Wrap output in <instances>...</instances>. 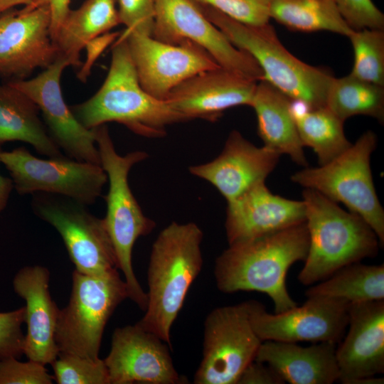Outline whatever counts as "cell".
I'll return each instance as SVG.
<instances>
[{"mask_svg":"<svg viewBox=\"0 0 384 384\" xmlns=\"http://www.w3.org/2000/svg\"><path fill=\"white\" fill-rule=\"evenodd\" d=\"M309 244L306 222L248 240L229 245L215 260L214 276L224 293L255 291L269 296L274 313L297 306L286 287V275L304 261Z\"/></svg>","mask_w":384,"mask_h":384,"instance_id":"obj_1","label":"cell"},{"mask_svg":"<svg viewBox=\"0 0 384 384\" xmlns=\"http://www.w3.org/2000/svg\"><path fill=\"white\" fill-rule=\"evenodd\" d=\"M203 238L202 230L195 223L172 222L159 233L151 247L147 305L137 324L171 348V326L202 269Z\"/></svg>","mask_w":384,"mask_h":384,"instance_id":"obj_2","label":"cell"},{"mask_svg":"<svg viewBox=\"0 0 384 384\" xmlns=\"http://www.w3.org/2000/svg\"><path fill=\"white\" fill-rule=\"evenodd\" d=\"M111 48L110 69L100 88L86 101L70 107L83 127L91 129L117 122L138 135L159 138L166 135L168 126L186 122L166 101L142 88L127 41L121 34Z\"/></svg>","mask_w":384,"mask_h":384,"instance_id":"obj_3","label":"cell"},{"mask_svg":"<svg viewBox=\"0 0 384 384\" xmlns=\"http://www.w3.org/2000/svg\"><path fill=\"white\" fill-rule=\"evenodd\" d=\"M302 196L309 244L298 275L300 283L314 284L346 265L376 256L378 238L362 217L313 189L304 188Z\"/></svg>","mask_w":384,"mask_h":384,"instance_id":"obj_4","label":"cell"},{"mask_svg":"<svg viewBox=\"0 0 384 384\" xmlns=\"http://www.w3.org/2000/svg\"><path fill=\"white\" fill-rule=\"evenodd\" d=\"M99 152L100 165L107 176L109 188L105 196L106 214L102 218L112 242L119 269L124 277L128 298L143 311L147 305V294L139 283L132 266V250L137 240L149 234L155 228L136 200L129 184L132 168L148 157L144 151L119 154L107 124L92 129Z\"/></svg>","mask_w":384,"mask_h":384,"instance_id":"obj_5","label":"cell"},{"mask_svg":"<svg viewBox=\"0 0 384 384\" xmlns=\"http://www.w3.org/2000/svg\"><path fill=\"white\" fill-rule=\"evenodd\" d=\"M197 5L233 45L255 60L263 72L264 80L292 101L303 103L309 108L326 106L328 90L334 77L321 68L304 63L289 52L270 23L247 25L212 7Z\"/></svg>","mask_w":384,"mask_h":384,"instance_id":"obj_6","label":"cell"},{"mask_svg":"<svg viewBox=\"0 0 384 384\" xmlns=\"http://www.w3.org/2000/svg\"><path fill=\"white\" fill-rule=\"evenodd\" d=\"M376 134L368 130L341 154L318 167L305 168L291 176L292 182L318 191L362 217L384 245V210L373 183L370 157Z\"/></svg>","mask_w":384,"mask_h":384,"instance_id":"obj_7","label":"cell"},{"mask_svg":"<svg viewBox=\"0 0 384 384\" xmlns=\"http://www.w3.org/2000/svg\"><path fill=\"white\" fill-rule=\"evenodd\" d=\"M68 305L60 309L55 340L59 353L98 358L105 327L117 306L128 298L117 269L91 275L75 270Z\"/></svg>","mask_w":384,"mask_h":384,"instance_id":"obj_8","label":"cell"},{"mask_svg":"<svg viewBox=\"0 0 384 384\" xmlns=\"http://www.w3.org/2000/svg\"><path fill=\"white\" fill-rule=\"evenodd\" d=\"M0 163L9 171L14 188L21 195L50 193L88 206L95 203L107 182L100 164L67 156L40 159L25 147L2 151Z\"/></svg>","mask_w":384,"mask_h":384,"instance_id":"obj_9","label":"cell"},{"mask_svg":"<svg viewBox=\"0 0 384 384\" xmlns=\"http://www.w3.org/2000/svg\"><path fill=\"white\" fill-rule=\"evenodd\" d=\"M262 341L250 320L249 301L217 307L204 321L203 356L196 384H236Z\"/></svg>","mask_w":384,"mask_h":384,"instance_id":"obj_10","label":"cell"},{"mask_svg":"<svg viewBox=\"0 0 384 384\" xmlns=\"http://www.w3.org/2000/svg\"><path fill=\"white\" fill-rule=\"evenodd\" d=\"M87 206L61 196L34 193L32 208L61 236L75 270L97 275L117 269L114 249L102 219Z\"/></svg>","mask_w":384,"mask_h":384,"instance_id":"obj_11","label":"cell"},{"mask_svg":"<svg viewBox=\"0 0 384 384\" xmlns=\"http://www.w3.org/2000/svg\"><path fill=\"white\" fill-rule=\"evenodd\" d=\"M151 36L170 44L190 41L205 49L221 68L256 81L264 78L255 60L233 45L193 0H156Z\"/></svg>","mask_w":384,"mask_h":384,"instance_id":"obj_12","label":"cell"},{"mask_svg":"<svg viewBox=\"0 0 384 384\" xmlns=\"http://www.w3.org/2000/svg\"><path fill=\"white\" fill-rule=\"evenodd\" d=\"M301 306L270 314L257 301H249L250 320L262 341H309L338 343L348 325L349 302L322 296L307 297Z\"/></svg>","mask_w":384,"mask_h":384,"instance_id":"obj_13","label":"cell"},{"mask_svg":"<svg viewBox=\"0 0 384 384\" xmlns=\"http://www.w3.org/2000/svg\"><path fill=\"white\" fill-rule=\"evenodd\" d=\"M120 34L127 41L141 86L161 100L186 80L220 67L205 49L190 41L170 44L125 29Z\"/></svg>","mask_w":384,"mask_h":384,"instance_id":"obj_14","label":"cell"},{"mask_svg":"<svg viewBox=\"0 0 384 384\" xmlns=\"http://www.w3.org/2000/svg\"><path fill=\"white\" fill-rule=\"evenodd\" d=\"M70 61L58 55L37 76L8 82L28 96L42 114L47 130L67 156L100 164L92 129L83 127L65 103L60 85L63 70Z\"/></svg>","mask_w":384,"mask_h":384,"instance_id":"obj_15","label":"cell"},{"mask_svg":"<svg viewBox=\"0 0 384 384\" xmlns=\"http://www.w3.org/2000/svg\"><path fill=\"white\" fill-rule=\"evenodd\" d=\"M50 20L47 5L0 14L1 77L28 79L36 69H46L55 60L58 51L51 38Z\"/></svg>","mask_w":384,"mask_h":384,"instance_id":"obj_16","label":"cell"},{"mask_svg":"<svg viewBox=\"0 0 384 384\" xmlns=\"http://www.w3.org/2000/svg\"><path fill=\"white\" fill-rule=\"evenodd\" d=\"M171 348L137 324L117 328L111 348L103 359L110 384H181L187 380L176 371Z\"/></svg>","mask_w":384,"mask_h":384,"instance_id":"obj_17","label":"cell"},{"mask_svg":"<svg viewBox=\"0 0 384 384\" xmlns=\"http://www.w3.org/2000/svg\"><path fill=\"white\" fill-rule=\"evenodd\" d=\"M257 82L219 67L182 82L164 101L186 121L215 122L229 108L251 107Z\"/></svg>","mask_w":384,"mask_h":384,"instance_id":"obj_18","label":"cell"},{"mask_svg":"<svg viewBox=\"0 0 384 384\" xmlns=\"http://www.w3.org/2000/svg\"><path fill=\"white\" fill-rule=\"evenodd\" d=\"M280 156L266 146H255L238 131L233 130L217 157L191 166L188 170L193 176L213 185L229 201L264 182L276 167Z\"/></svg>","mask_w":384,"mask_h":384,"instance_id":"obj_19","label":"cell"},{"mask_svg":"<svg viewBox=\"0 0 384 384\" xmlns=\"http://www.w3.org/2000/svg\"><path fill=\"white\" fill-rule=\"evenodd\" d=\"M348 331L336 346L338 381L358 384L384 373V299L350 303Z\"/></svg>","mask_w":384,"mask_h":384,"instance_id":"obj_20","label":"cell"},{"mask_svg":"<svg viewBox=\"0 0 384 384\" xmlns=\"http://www.w3.org/2000/svg\"><path fill=\"white\" fill-rule=\"evenodd\" d=\"M305 221L303 201L273 194L265 181L227 201L225 228L228 245L272 233Z\"/></svg>","mask_w":384,"mask_h":384,"instance_id":"obj_21","label":"cell"},{"mask_svg":"<svg viewBox=\"0 0 384 384\" xmlns=\"http://www.w3.org/2000/svg\"><path fill=\"white\" fill-rule=\"evenodd\" d=\"M49 280L48 270L39 265L21 268L13 279L14 292L26 302L23 354L43 366L59 353L55 332L60 309L51 298Z\"/></svg>","mask_w":384,"mask_h":384,"instance_id":"obj_22","label":"cell"},{"mask_svg":"<svg viewBox=\"0 0 384 384\" xmlns=\"http://www.w3.org/2000/svg\"><path fill=\"white\" fill-rule=\"evenodd\" d=\"M336 346L331 342L303 347L296 343L265 341L254 360L270 366L284 383L331 384L339 377Z\"/></svg>","mask_w":384,"mask_h":384,"instance_id":"obj_23","label":"cell"},{"mask_svg":"<svg viewBox=\"0 0 384 384\" xmlns=\"http://www.w3.org/2000/svg\"><path fill=\"white\" fill-rule=\"evenodd\" d=\"M292 100L266 80L257 82L251 107L264 146L288 155L298 165L307 166L304 145L292 112Z\"/></svg>","mask_w":384,"mask_h":384,"instance_id":"obj_24","label":"cell"},{"mask_svg":"<svg viewBox=\"0 0 384 384\" xmlns=\"http://www.w3.org/2000/svg\"><path fill=\"white\" fill-rule=\"evenodd\" d=\"M16 141L31 144L48 157L65 156L50 136L35 102L6 82L0 84V144Z\"/></svg>","mask_w":384,"mask_h":384,"instance_id":"obj_25","label":"cell"},{"mask_svg":"<svg viewBox=\"0 0 384 384\" xmlns=\"http://www.w3.org/2000/svg\"><path fill=\"white\" fill-rule=\"evenodd\" d=\"M117 0H85L70 10L53 42L58 55L67 58L71 66L80 67V53L90 40L120 24Z\"/></svg>","mask_w":384,"mask_h":384,"instance_id":"obj_26","label":"cell"},{"mask_svg":"<svg viewBox=\"0 0 384 384\" xmlns=\"http://www.w3.org/2000/svg\"><path fill=\"white\" fill-rule=\"evenodd\" d=\"M292 112L302 144L314 150L319 165L331 161L352 144L345 136L344 122L326 106L311 109L292 101Z\"/></svg>","mask_w":384,"mask_h":384,"instance_id":"obj_27","label":"cell"},{"mask_svg":"<svg viewBox=\"0 0 384 384\" xmlns=\"http://www.w3.org/2000/svg\"><path fill=\"white\" fill-rule=\"evenodd\" d=\"M307 297L322 296L358 303L384 299V265L359 262L346 265L306 292Z\"/></svg>","mask_w":384,"mask_h":384,"instance_id":"obj_28","label":"cell"},{"mask_svg":"<svg viewBox=\"0 0 384 384\" xmlns=\"http://www.w3.org/2000/svg\"><path fill=\"white\" fill-rule=\"evenodd\" d=\"M270 18L292 31H327L348 37L353 31L334 0H272Z\"/></svg>","mask_w":384,"mask_h":384,"instance_id":"obj_29","label":"cell"},{"mask_svg":"<svg viewBox=\"0 0 384 384\" xmlns=\"http://www.w3.org/2000/svg\"><path fill=\"white\" fill-rule=\"evenodd\" d=\"M326 107L342 121L355 115H367L384 122V86L358 79L351 74L334 78Z\"/></svg>","mask_w":384,"mask_h":384,"instance_id":"obj_30","label":"cell"},{"mask_svg":"<svg viewBox=\"0 0 384 384\" xmlns=\"http://www.w3.org/2000/svg\"><path fill=\"white\" fill-rule=\"evenodd\" d=\"M353 50L351 75L384 86V31L365 28L348 36Z\"/></svg>","mask_w":384,"mask_h":384,"instance_id":"obj_31","label":"cell"},{"mask_svg":"<svg viewBox=\"0 0 384 384\" xmlns=\"http://www.w3.org/2000/svg\"><path fill=\"white\" fill-rule=\"evenodd\" d=\"M58 384H110L104 360L59 353L51 363Z\"/></svg>","mask_w":384,"mask_h":384,"instance_id":"obj_32","label":"cell"},{"mask_svg":"<svg viewBox=\"0 0 384 384\" xmlns=\"http://www.w3.org/2000/svg\"><path fill=\"white\" fill-rule=\"evenodd\" d=\"M212 7L238 22L251 26L270 23L272 0H193Z\"/></svg>","mask_w":384,"mask_h":384,"instance_id":"obj_33","label":"cell"},{"mask_svg":"<svg viewBox=\"0 0 384 384\" xmlns=\"http://www.w3.org/2000/svg\"><path fill=\"white\" fill-rule=\"evenodd\" d=\"M343 20L353 31L384 29V14L372 0H334Z\"/></svg>","mask_w":384,"mask_h":384,"instance_id":"obj_34","label":"cell"},{"mask_svg":"<svg viewBox=\"0 0 384 384\" xmlns=\"http://www.w3.org/2000/svg\"><path fill=\"white\" fill-rule=\"evenodd\" d=\"M120 23L125 30L151 36L156 0H117Z\"/></svg>","mask_w":384,"mask_h":384,"instance_id":"obj_35","label":"cell"},{"mask_svg":"<svg viewBox=\"0 0 384 384\" xmlns=\"http://www.w3.org/2000/svg\"><path fill=\"white\" fill-rule=\"evenodd\" d=\"M25 320L24 306L0 312V361L18 358L23 354L25 336L21 326Z\"/></svg>","mask_w":384,"mask_h":384,"instance_id":"obj_36","label":"cell"},{"mask_svg":"<svg viewBox=\"0 0 384 384\" xmlns=\"http://www.w3.org/2000/svg\"><path fill=\"white\" fill-rule=\"evenodd\" d=\"M53 378L43 365L16 358L0 361V384H51Z\"/></svg>","mask_w":384,"mask_h":384,"instance_id":"obj_37","label":"cell"},{"mask_svg":"<svg viewBox=\"0 0 384 384\" xmlns=\"http://www.w3.org/2000/svg\"><path fill=\"white\" fill-rule=\"evenodd\" d=\"M121 32H107L87 42L85 46L87 55L85 61L82 63L81 69L77 78L82 82H85L90 76L91 68L102 52L119 37Z\"/></svg>","mask_w":384,"mask_h":384,"instance_id":"obj_38","label":"cell"},{"mask_svg":"<svg viewBox=\"0 0 384 384\" xmlns=\"http://www.w3.org/2000/svg\"><path fill=\"white\" fill-rule=\"evenodd\" d=\"M277 372L265 363L253 360L243 370L236 384H284Z\"/></svg>","mask_w":384,"mask_h":384,"instance_id":"obj_39","label":"cell"},{"mask_svg":"<svg viewBox=\"0 0 384 384\" xmlns=\"http://www.w3.org/2000/svg\"><path fill=\"white\" fill-rule=\"evenodd\" d=\"M70 0H34L31 4L25 6L24 11H31L38 6L47 5L50 11V35L53 41L69 13Z\"/></svg>","mask_w":384,"mask_h":384,"instance_id":"obj_40","label":"cell"},{"mask_svg":"<svg viewBox=\"0 0 384 384\" xmlns=\"http://www.w3.org/2000/svg\"><path fill=\"white\" fill-rule=\"evenodd\" d=\"M2 144H0V153L3 151ZM14 188L11 178L2 176L0 174V212L6 208L10 194Z\"/></svg>","mask_w":384,"mask_h":384,"instance_id":"obj_41","label":"cell"},{"mask_svg":"<svg viewBox=\"0 0 384 384\" xmlns=\"http://www.w3.org/2000/svg\"><path fill=\"white\" fill-rule=\"evenodd\" d=\"M34 0H0V14L18 5H29Z\"/></svg>","mask_w":384,"mask_h":384,"instance_id":"obj_42","label":"cell"}]
</instances>
